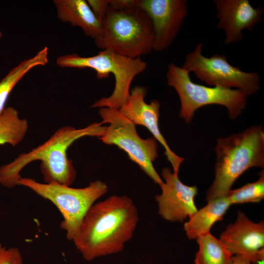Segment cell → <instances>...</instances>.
<instances>
[{
	"label": "cell",
	"instance_id": "1",
	"mask_svg": "<svg viewBox=\"0 0 264 264\" xmlns=\"http://www.w3.org/2000/svg\"><path fill=\"white\" fill-rule=\"evenodd\" d=\"M139 220L131 198L112 195L91 206L72 241L87 261L116 254L132 239Z\"/></svg>",
	"mask_w": 264,
	"mask_h": 264
},
{
	"label": "cell",
	"instance_id": "2",
	"mask_svg": "<svg viewBox=\"0 0 264 264\" xmlns=\"http://www.w3.org/2000/svg\"><path fill=\"white\" fill-rule=\"evenodd\" d=\"M102 122L76 129L64 126L58 129L45 142L27 153L19 155L11 162L0 167V184L12 188L18 186L23 168L34 161H40V169L46 183L70 186L75 181L76 172L67 150L72 144L85 136L99 138L106 126Z\"/></svg>",
	"mask_w": 264,
	"mask_h": 264
},
{
	"label": "cell",
	"instance_id": "3",
	"mask_svg": "<svg viewBox=\"0 0 264 264\" xmlns=\"http://www.w3.org/2000/svg\"><path fill=\"white\" fill-rule=\"evenodd\" d=\"M214 179L206 200L225 196L235 181L246 170L264 167V131L262 125L218 139L215 148Z\"/></svg>",
	"mask_w": 264,
	"mask_h": 264
},
{
	"label": "cell",
	"instance_id": "4",
	"mask_svg": "<svg viewBox=\"0 0 264 264\" xmlns=\"http://www.w3.org/2000/svg\"><path fill=\"white\" fill-rule=\"evenodd\" d=\"M102 24V34L94 40L98 48L132 59L140 58L154 50L151 21L138 7L122 11L109 7Z\"/></svg>",
	"mask_w": 264,
	"mask_h": 264
},
{
	"label": "cell",
	"instance_id": "5",
	"mask_svg": "<svg viewBox=\"0 0 264 264\" xmlns=\"http://www.w3.org/2000/svg\"><path fill=\"white\" fill-rule=\"evenodd\" d=\"M61 67L88 68L94 70L98 79L114 77L115 86L112 94L96 101L91 106L119 110L130 95V88L134 78L146 68V62L141 58L132 59L109 50H101L97 55L82 57L77 54L61 55L56 60Z\"/></svg>",
	"mask_w": 264,
	"mask_h": 264
},
{
	"label": "cell",
	"instance_id": "6",
	"mask_svg": "<svg viewBox=\"0 0 264 264\" xmlns=\"http://www.w3.org/2000/svg\"><path fill=\"white\" fill-rule=\"evenodd\" d=\"M190 72L171 63L166 73L167 82L177 92L180 102L179 117L192 122L195 111L203 106L219 105L227 110L231 120L236 119L245 110L248 96L238 89L208 87L194 83Z\"/></svg>",
	"mask_w": 264,
	"mask_h": 264
},
{
	"label": "cell",
	"instance_id": "7",
	"mask_svg": "<svg viewBox=\"0 0 264 264\" xmlns=\"http://www.w3.org/2000/svg\"><path fill=\"white\" fill-rule=\"evenodd\" d=\"M19 185L30 189L56 206L63 218L60 227L66 231V239L70 241L73 239L89 209L108 191L107 184L99 180L90 182L84 188H75L21 177Z\"/></svg>",
	"mask_w": 264,
	"mask_h": 264
},
{
	"label": "cell",
	"instance_id": "8",
	"mask_svg": "<svg viewBox=\"0 0 264 264\" xmlns=\"http://www.w3.org/2000/svg\"><path fill=\"white\" fill-rule=\"evenodd\" d=\"M99 113L102 123L109 124L99 139L106 144L114 145L123 150L129 159L137 164L155 183L161 185L163 181L153 165L158 157L156 140L154 137L141 138L135 125L118 109L101 108Z\"/></svg>",
	"mask_w": 264,
	"mask_h": 264
},
{
	"label": "cell",
	"instance_id": "9",
	"mask_svg": "<svg viewBox=\"0 0 264 264\" xmlns=\"http://www.w3.org/2000/svg\"><path fill=\"white\" fill-rule=\"evenodd\" d=\"M202 44H198L188 53L182 67L202 81L214 87L235 88L246 95L254 94L260 89V78L257 72H246L230 64L224 55L206 57L202 54Z\"/></svg>",
	"mask_w": 264,
	"mask_h": 264
},
{
	"label": "cell",
	"instance_id": "10",
	"mask_svg": "<svg viewBox=\"0 0 264 264\" xmlns=\"http://www.w3.org/2000/svg\"><path fill=\"white\" fill-rule=\"evenodd\" d=\"M136 6L150 19L154 32V50L169 47L188 13L185 0H136Z\"/></svg>",
	"mask_w": 264,
	"mask_h": 264
},
{
	"label": "cell",
	"instance_id": "11",
	"mask_svg": "<svg viewBox=\"0 0 264 264\" xmlns=\"http://www.w3.org/2000/svg\"><path fill=\"white\" fill-rule=\"evenodd\" d=\"M147 92L145 88L135 86L119 110L134 125L143 126L149 131L153 137L164 148V154L172 165L173 173L178 175L179 168L184 158L172 151L161 133L158 125L160 103L156 99L147 103L145 101Z\"/></svg>",
	"mask_w": 264,
	"mask_h": 264
},
{
	"label": "cell",
	"instance_id": "12",
	"mask_svg": "<svg viewBox=\"0 0 264 264\" xmlns=\"http://www.w3.org/2000/svg\"><path fill=\"white\" fill-rule=\"evenodd\" d=\"M161 176V193L155 196L158 214L167 221L183 222L198 210L194 200L198 188L183 183L169 168L162 169Z\"/></svg>",
	"mask_w": 264,
	"mask_h": 264
},
{
	"label": "cell",
	"instance_id": "13",
	"mask_svg": "<svg viewBox=\"0 0 264 264\" xmlns=\"http://www.w3.org/2000/svg\"><path fill=\"white\" fill-rule=\"evenodd\" d=\"M219 240L233 256H243L253 263L264 248V222H253L238 211L235 222L226 226Z\"/></svg>",
	"mask_w": 264,
	"mask_h": 264
},
{
	"label": "cell",
	"instance_id": "14",
	"mask_svg": "<svg viewBox=\"0 0 264 264\" xmlns=\"http://www.w3.org/2000/svg\"><path fill=\"white\" fill-rule=\"evenodd\" d=\"M219 20L217 28L225 33L224 44H229L242 40V31L253 30L261 21L263 9L254 8L248 0H215Z\"/></svg>",
	"mask_w": 264,
	"mask_h": 264
},
{
	"label": "cell",
	"instance_id": "15",
	"mask_svg": "<svg viewBox=\"0 0 264 264\" xmlns=\"http://www.w3.org/2000/svg\"><path fill=\"white\" fill-rule=\"evenodd\" d=\"M58 18L82 29L94 40L102 34V22L95 16L86 0H54Z\"/></svg>",
	"mask_w": 264,
	"mask_h": 264
},
{
	"label": "cell",
	"instance_id": "16",
	"mask_svg": "<svg viewBox=\"0 0 264 264\" xmlns=\"http://www.w3.org/2000/svg\"><path fill=\"white\" fill-rule=\"evenodd\" d=\"M207 202L184 223V229L188 239L197 240L199 237L210 233L213 225L222 219L231 205L226 196Z\"/></svg>",
	"mask_w": 264,
	"mask_h": 264
},
{
	"label": "cell",
	"instance_id": "17",
	"mask_svg": "<svg viewBox=\"0 0 264 264\" xmlns=\"http://www.w3.org/2000/svg\"><path fill=\"white\" fill-rule=\"evenodd\" d=\"M48 63V48L45 47L34 56L24 60L10 71L0 81V115L10 94L22 78L35 67L44 66Z\"/></svg>",
	"mask_w": 264,
	"mask_h": 264
},
{
	"label": "cell",
	"instance_id": "18",
	"mask_svg": "<svg viewBox=\"0 0 264 264\" xmlns=\"http://www.w3.org/2000/svg\"><path fill=\"white\" fill-rule=\"evenodd\" d=\"M198 249L195 264H231L233 255L219 239L211 233L199 237L197 239Z\"/></svg>",
	"mask_w": 264,
	"mask_h": 264
},
{
	"label": "cell",
	"instance_id": "19",
	"mask_svg": "<svg viewBox=\"0 0 264 264\" xmlns=\"http://www.w3.org/2000/svg\"><path fill=\"white\" fill-rule=\"evenodd\" d=\"M28 128L27 120L21 118L16 109L5 108L0 115V145L17 146L24 138Z\"/></svg>",
	"mask_w": 264,
	"mask_h": 264
},
{
	"label": "cell",
	"instance_id": "20",
	"mask_svg": "<svg viewBox=\"0 0 264 264\" xmlns=\"http://www.w3.org/2000/svg\"><path fill=\"white\" fill-rule=\"evenodd\" d=\"M256 181L230 190L226 195L231 205L248 202H259L264 198V171Z\"/></svg>",
	"mask_w": 264,
	"mask_h": 264
},
{
	"label": "cell",
	"instance_id": "21",
	"mask_svg": "<svg viewBox=\"0 0 264 264\" xmlns=\"http://www.w3.org/2000/svg\"><path fill=\"white\" fill-rule=\"evenodd\" d=\"M0 264H24L19 249L16 247L7 248L0 243Z\"/></svg>",
	"mask_w": 264,
	"mask_h": 264
},
{
	"label": "cell",
	"instance_id": "22",
	"mask_svg": "<svg viewBox=\"0 0 264 264\" xmlns=\"http://www.w3.org/2000/svg\"><path fill=\"white\" fill-rule=\"evenodd\" d=\"M96 17L101 22L109 8V0H87Z\"/></svg>",
	"mask_w": 264,
	"mask_h": 264
},
{
	"label": "cell",
	"instance_id": "23",
	"mask_svg": "<svg viewBox=\"0 0 264 264\" xmlns=\"http://www.w3.org/2000/svg\"><path fill=\"white\" fill-rule=\"evenodd\" d=\"M135 7L136 0H109V7L115 11H122Z\"/></svg>",
	"mask_w": 264,
	"mask_h": 264
},
{
	"label": "cell",
	"instance_id": "24",
	"mask_svg": "<svg viewBox=\"0 0 264 264\" xmlns=\"http://www.w3.org/2000/svg\"><path fill=\"white\" fill-rule=\"evenodd\" d=\"M264 257L258 258L254 263H252L247 258L239 255H234L232 257L231 264H264Z\"/></svg>",
	"mask_w": 264,
	"mask_h": 264
},
{
	"label": "cell",
	"instance_id": "25",
	"mask_svg": "<svg viewBox=\"0 0 264 264\" xmlns=\"http://www.w3.org/2000/svg\"><path fill=\"white\" fill-rule=\"evenodd\" d=\"M2 37V33L1 31L0 30V40L1 39Z\"/></svg>",
	"mask_w": 264,
	"mask_h": 264
}]
</instances>
